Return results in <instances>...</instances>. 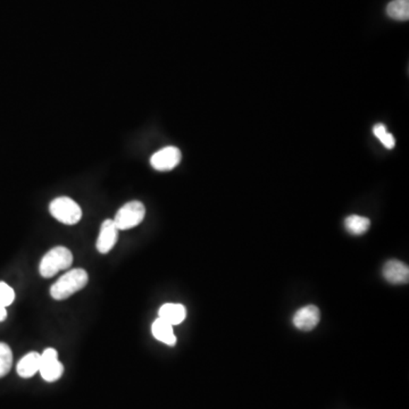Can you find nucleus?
<instances>
[{
	"label": "nucleus",
	"mask_w": 409,
	"mask_h": 409,
	"mask_svg": "<svg viewBox=\"0 0 409 409\" xmlns=\"http://www.w3.org/2000/svg\"><path fill=\"white\" fill-rule=\"evenodd\" d=\"M373 132H374V136L382 142V144H384L386 149H392V148L395 147V138H393L391 133L386 131V125H375L374 129H373Z\"/></svg>",
	"instance_id": "dca6fc26"
},
{
	"label": "nucleus",
	"mask_w": 409,
	"mask_h": 409,
	"mask_svg": "<svg viewBox=\"0 0 409 409\" xmlns=\"http://www.w3.org/2000/svg\"><path fill=\"white\" fill-rule=\"evenodd\" d=\"M39 373H40L41 378L47 382H56L62 378L64 366L58 359V352L56 349L47 348L42 354H40Z\"/></svg>",
	"instance_id": "39448f33"
},
{
	"label": "nucleus",
	"mask_w": 409,
	"mask_h": 409,
	"mask_svg": "<svg viewBox=\"0 0 409 409\" xmlns=\"http://www.w3.org/2000/svg\"><path fill=\"white\" fill-rule=\"evenodd\" d=\"M50 212L58 222L67 225H75L82 219V211L78 202L69 197H58L50 204Z\"/></svg>",
	"instance_id": "7ed1b4c3"
},
{
	"label": "nucleus",
	"mask_w": 409,
	"mask_h": 409,
	"mask_svg": "<svg viewBox=\"0 0 409 409\" xmlns=\"http://www.w3.org/2000/svg\"><path fill=\"white\" fill-rule=\"evenodd\" d=\"M151 333L156 340L161 341L170 347L175 346L176 337L174 335L173 326L159 317L151 326Z\"/></svg>",
	"instance_id": "9b49d317"
},
{
	"label": "nucleus",
	"mask_w": 409,
	"mask_h": 409,
	"mask_svg": "<svg viewBox=\"0 0 409 409\" xmlns=\"http://www.w3.org/2000/svg\"><path fill=\"white\" fill-rule=\"evenodd\" d=\"M40 369V354L35 352L26 354L22 359L18 362V374L21 378L30 379L35 376Z\"/></svg>",
	"instance_id": "f8f14e48"
},
{
	"label": "nucleus",
	"mask_w": 409,
	"mask_h": 409,
	"mask_svg": "<svg viewBox=\"0 0 409 409\" xmlns=\"http://www.w3.org/2000/svg\"><path fill=\"white\" fill-rule=\"evenodd\" d=\"M159 317L171 326H179L187 317V309L181 304H165L159 311Z\"/></svg>",
	"instance_id": "9d476101"
},
{
	"label": "nucleus",
	"mask_w": 409,
	"mask_h": 409,
	"mask_svg": "<svg viewBox=\"0 0 409 409\" xmlns=\"http://www.w3.org/2000/svg\"><path fill=\"white\" fill-rule=\"evenodd\" d=\"M7 318V309H0V322H4V321Z\"/></svg>",
	"instance_id": "a211bd4d"
},
{
	"label": "nucleus",
	"mask_w": 409,
	"mask_h": 409,
	"mask_svg": "<svg viewBox=\"0 0 409 409\" xmlns=\"http://www.w3.org/2000/svg\"><path fill=\"white\" fill-rule=\"evenodd\" d=\"M320 320V309L314 305L306 306L294 314V326L301 331H311L316 328Z\"/></svg>",
	"instance_id": "6e6552de"
},
{
	"label": "nucleus",
	"mask_w": 409,
	"mask_h": 409,
	"mask_svg": "<svg viewBox=\"0 0 409 409\" xmlns=\"http://www.w3.org/2000/svg\"><path fill=\"white\" fill-rule=\"evenodd\" d=\"M73 264V255L69 249L63 246H57L50 249L41 260L39 272L46 279L55 277L58 272L71 267Z\"/></svg>",
	"instance_id": "f03ea898"
},
{
	"label": "nucleus",
	"mask_w": 409,
	"mask_h": 409,
	"mask_svg": "<svg viewBox=\"0 0 409 409\" xmlns=\"http://www.w3.org/2000/svg\"><path fill=\"white\" fill-rule=\"evenodd\" d=\"M15 300V292L11 285L0 282V309H7Z\"/></svg>",
	"instance_id": "f3484780"
},
{
	"label": "nucleus",
	"mask_w": 409,
	"mask_h": 409,
	"mask_svg": "<svg viewBox=\"0 0 409 409\" xmlns=\"http://www.w3.org/2000/svg\"><path fill=\"white\" fill-rule=\"evenodd\" d=\"M384 277L392 284H406L409 280L408 266L401 260H389L384 265Z\"/></svg>",
	"instance_id": "1a4fd4ad"
},
{
	"label": "nucleus",
	"mask_w": 409,
	"mask_h": 409,
	"mask_svg": "<svg viewBox=\"0 0 409 409\" xmlns=\"http://www.w3.org/2000/svg\"><path fill=\"white\" fill-rule=\"evenodd\" d=\"M13 365V352L7 343L0 342V379L6 376Z\"/></svg>",
	"instance_id": "2eb2a0df"
},
{
	"label": "nucleus",
	"mask_w": 409,
	"mask_h": 409,
	"mask_svg": "<svg viewBox=\"0 0 409 409\" xmlns=\"http://www.w3.org/2000/svg\"><path fill=\"white\" fill-rule=\"evenodd\" d=\"M118 239V229L113 219H105L100 226L98 239H97V250L100 254L106 255L115 247Z\"/></svg>",
	"instance_id": "0eeeda50"
},
{
	"label": "nucleus",
	"mask_w": 409,
	"mask_h": 409,
	"mask_svg": "<svg viewBox=\"0 0 409 409\" xmlns=\"http://www.w3.org/2000/svg\"><path fill=\"white\" fill-rule=\"evenodd\" d=\"M386 14L392 20L408 21L409 0H392L386 6Z\"/></svg>",
	"instance_id": "4468645a"
},
{
	"label": "nucleus",
	"mask_w": 409,
	"mask_h": 409,
	"mask_svg": "<svg viewBox=\"0 0 409 409\" xmlns=\"http://www.w3.org/2000/svg\"><path fill=\"white\" fill-rule=\"evenodd\" d=\"M345 226H346L349 234H354V236H362L369 231L371 221L367 217L350 215L345 221Z\"/></svg>",
	"instance_id": "ddd939ff"
},
{
	"label": "nucleus",
	"mask_w": 409,
	"mask_h": 409,
	"mask_svg": "<svg viewBox=\"0 0 409 409\" xmlns=\"http://www.w3.org/2000/svg\"><path fill=\"white\" fill-rule=\"evenodd\" d=\"M181 151L179 148L168 146L159 150L150 159V164L159 172H168L175 168L181 161Z\"/></svg>",
	"instance_id": "423d86ee"
},
{
	"label": "nucleus",
	"mask_w": 409,
	"mask_h": 409,
	"mask_svg": "<svg viewBox=\"0 0 409 409\" xmlns=\"http://www.w3.org/2000/svg\"><path fill=\"white\" fill-rule=\"evenodd\" d=\"M146 217V207L142 202L132 200L122 206L114 217V223L118 231L130 230L136 228Z\"/></svg>",
	"instance_id": "20e7f679"
},
{
	"label": "nucleus",
	"mask_w": 409,
	"mask_h": 409,
	"mask_svg": "<svg viewBox=\"0 0 409 409\" xmlns=\"http://www.w3.org/2000/svg\"><path fill=\"white\" fill-rule=\"evenodd\" d=\"M89 277L82 268H74L62 275L50 288V296L55 300H65L80 292L88 284Z\"/></svg>",
	"instance_id": "f257e3e1"
}]
</instances>
